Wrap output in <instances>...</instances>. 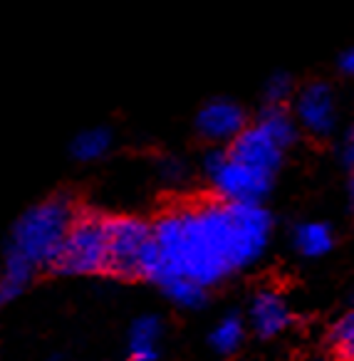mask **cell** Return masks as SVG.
<instances>
[{"mask_svg": "<svg viewBox=\"0 0 354 361\" xmlns=\"http://www.w3.org/2000/svg\"><path fill=\"white\" fill-rule=\"evenodd\" d=\"M273 221L260 203L206 201L166 211L151 226L141 277H186L211 287L248 267L268 247Z\"/></svg>", "mask_w": 354, "mask_h": 361, "instance_id": "1", "label": "cell"}, {"mask_svg": "<svg viewBox=\"0 0 354 361\" xmlns=\"http://www.w3.org/2000/svg\"><path fill=\"white\" fill-rule=\"evenodd\" d=\"M75 216V208H72L70 198L65 196L33 206L28 213H23V218L13 228L11 247H8L6 257L23 262L33 272L42 270V267H52Z\"/></svg>", "mask_w": 354, "mask_h": 361, "instance_id": "2", "label": "cell"}, {"mask_svg": "<svg viewBox=\"0 0 354 361\" xmlns=\"http://www.w3.org/2000/svg\"><path fill=\"white\" fill-rule=\"evenodd\" d=\"M52 270L62 275H97L107 272V218L97 213H77Z\"/></svg>", "mask_w": 354, "mask_h": 361, "instance_id": "3", "label": "cell"}, {"mask_svg": "<svg viewBox=\"0 0 354 361\" xmlns=\"http://www.w3.org/2000/svg\"><path fill=\"white\" fill-rule=\"evenodd\" d=\"M203 166L206 173L213 180V188L218 191L220 201L258 203L273 186V173L243 164V161H238L223 149L211 151L206 156Z\"/></svg>", "mask_w": 354, "mask_h": 361, "instance_id": "4", "label": "cell"}, {"mask_svg": "<svg viewBox=\"0 0 354 361\" xmlns=\"http://www.w3.org/2000/svg\"><path fill=\"white\" fill-rule=\"evenodd\" d=\"M151 243V226L134 216L107 218V272L117 277H141Z\"/></svg>", "mask_w": 354, "mask_h": 361, "instance_id": "5", "label": "cell"}, {"mask_svg": "<svg viewBox=\"0 0 354 361\" xmlns=\"http://www.w3.org/2000/svg\"><path fill=\"white\" fill-rule=\"evenodd\" d=\"M295 121L312 136L332 134L337 124V102L327 85L312 82L297 92L295 99Z\"/></svg>", "mask_w": 354, "mask_h": 361, "instance_id": "6", "label": "cell"}, {"mask_svg": "<svg viewBox=\"0 0 354 361\" xmlns=\"http://www.w3.org/2000/svg\"><path fill=\"white\" fill-rule=\"evenodd\" d=\"M228 154L235 156L238 161H243V164L263 169L275 176V171L283 164L285 149L263 129V126L253 124V126H245V129L230 141Z\"/></svg>", "mask_w": 354, "mask_h": 361, "instance_id": "7", "label": "cell"}, {"mask_svg": "<svg viewBox=\"0 0 354 361\" xmlns=\"http://www.w3.org/2000/svg\"><path fill=\"white\" fill-rule=\"evenodd\" d=\"M248 126L245 111L233 99H213L199 111L196 116V129L208 141H233L240 131Z\"/></svg>", "mask_w": 354, "mask_h": 361, "instance_id": "8", "label": "cell"}, {"mask_svg": "<svg viewBox=\"0 0 354 361\" xmlns=\"http://www.w3.org/2000/svg\"><path fill=\"white\" fill-rule=\"evenodd\" d=\"M290 319V307L285 297L275 290H263L255 295L253 305H250V324H253L255 334L263 339H273V336L283 334L288 329Z\"/></svg>", "mask_w": 354, "mask_h": 361, "instance_id": "9", "label": "cell"}, {"mask_svg": "<svg viewBox=\"0 0 354 361\" xmlns=\"http://www.w3.org/2000/svg\"><path fill=\"white\" fill-rule=\"evenodd\" d=\"M161 319L154 314H144L131 324L129 331V359L131 361H156L159 359Z\"/></svg>", "mask_w": 354, "mask_h": 361, "instance_id": "10", "label": "cell"}, {"mask_svg": "<svg viewBox=\"0 0 354 361\" xmlns=\"http://www.w3.org/2000/svg\"><path fill=\"white\" fill-rule=\"evenodd\" d=\"M293 245L305 257H322L332 250L334 233L327 223H317V221L300 223L293 233Z\"/></svg>", "mask_w": 354, "mask_h": 361, "instance_id": "11", "label": "cell"}, {"mask_svg": "<svg viewBox=\"0 0 354 361\" xmlns=\"http://www.w3.org/2000/svg\"><path fill=\"white\" fill-rule=\"evenodd\" d=\"M255 124L263 126V129L268 131V134L273 136L283 149H290V146L297 141V121H295V116L290 114L285 106H270L268 104Z\"/></svg>", "mask_w": 354, "mask_h": 361, "instance_id": "12", "label": "cell"}, {"mask_svg": "<svg viewBox=\"0 0 354 361\" xmlns=\"http://www.w3.org/2000/svg\"><path fill=\"white\" fill-rule=\"evenodd\" d=\"M33 277H35V272L28 265L13 260V257H6L3 270H0V305H8V302L18 300L30 287Z\"/></svg>", "mask_w": 354, "mask_h": 361, "instance_id": "13", "label": "cell"}, {"mask_svg": "<svg viewBox=\"0 0 354 361\" xmlns=\"http://www.w3.org/2000/svg\"><path fill=\"white\" fill-rule=\"evenodd\" d=\"M112 149V131L105 126L85 129L72 141V156L77 161H97Z\"/></svg>", "mask_w": 354, "mask_h": 361, "instance_id": "14", "label": "cell"}, {"mask_svg": "<svg viewBox=\"0 0 354 361\" xmlns=\"http://www.w3.org/2000/svg\"><path fill=\"white\" fill-rule=\"evenodd\" d=\"M159 287L174 305L186 307V310H196V307L206 305V295H208V287L186 280V277H171V280L161 282Z\"/></svg>", "mask_w": 354, "mask_h": 361, "instance_id": "15", "label": "cell"}, {"mask_svg": "<svg viewBox=\"0 0 354 361\" xmlns=\"http://www.w3.org/2000/svg\"><path fill=\"white\" fill-rule=\"evenodd\" d=\"M245 326L243 319L238 314H225L218 324L211 331V346H213L218 354H233L235 349H240L243 344Z\"/></svg>", "mask_w": 354, "mask_h": 361, "instance_id": "16", "label": "cell"}, {"mask_svg": "<svg viewBox=\"0 0 354 361\" xmlns=\"http://www.w3.org/2000/svg\"><path fill=\"white\" fill-rule=\"evenodd\" d=\"M329 344L339 361H354V310L337 319L329 334Z\"/></svg>", "mask_w": 354, "mask_h": 361, "instance_id": "17", "label": "cell"}, {"mask_svg": "<svg viewBox=\"0 0 354 361\" xmlns=\"http://www.w3.org/2000/svg\"><path fill=\"white\" fill-rule=\"evenodd\" d=\"M290 94H293V80L285 72H278L265 82V102L270 106H283L290 99Z\"/></svg>", "mask_w": 354, "mask_h": 361, "instance_id": "18", "label": "cell"}, {"mask_svg": "<svg viewBox=\"0 0 354 361\" xmlns=\"http://www.w3.org/2000/svg\"><path fill=\"white\" fill-rule=\"evenodd\" d=\"M342 161L347 169L354 171V126L347 131V136H344V144H342Z\"/></svg>", "mask_w": 354, "mask_h": 361, "instance_id": "19", "label": "cell"}, {"mask_svg": "<svg viewBox=\"0 0 354 361\" xmlns=\"http://www.w3.org/2000/svg\"><path fill=\"white\" fill-rule=\"evenodd\" d=\"M161 171H164V176L169 180H176V178H181V176H184V166H181V161H176V159H164Z\"/></svg>", "mask_w": 354, "mask_h": 361, "instance_id": "20", "label": "cell"}, {"mask_svg": "<svg viewBox=\"0 0 354 361\" xmlns=\"http://www.w3.org/2000/svg\"><path fill=\"white\" fill-rule=\"evenodd\" d=\"M339 67H342V72H347V75L354 77V47L344 52L342 60H339Z\"/></svg>", "mask_w": 354, "mask_h": 361, "instance_id": "21", "label": "cell"}, {"mask_svg": "<svg viewBox=\"0 0 354 361\" xmlns=\"http://www.w3.org/2000/svg\"><path fill=\"white\" fill-rule=\"evenodd\" d=\"M347 193H349V206H352V211H354V171H352V180H349Z\"/></svg>", "mask_w": 354, "mask_h": 361, "instance_id": "22", "label": "cell"}, {"mask_svg": "<svg viewBox=\"0 0 354 361\" xmlns=\"http://www.w3.org/2000/svg\"><path fill=\"white\" fill-rule=\"evenodd\" d=\"M55 361H62V359H60V356H57V359H55Z\"/></svg>", "mask_w": 354, "mask_h": 361, "instance_id": "23", "label": "cell"}]
</instances>
